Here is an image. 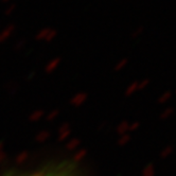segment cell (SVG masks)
<instances>
[{
    "label": "cell",
    "mask_w": 176,
    "mask_h": 176,
    "mask_svg": "<svg viewBox=\"0 0 176 176\" xmlns=\"http://www.w3.org/2000/svg\"><path fill=\"white\" fill-rule=\"evenodd\" d=\"M9 176H75V173L69 171L65 166L59 168H50L44 169V170L35 171L31 173H25V174H11Z\"/></svg>",
    "instance_id": "1"
},
{
    "label": "cell",
    "mask_w": 176,
    "mask_h": 176,
    "mask_svg": "<svg viewBox=\"0 0 176 176\" xmlns=\"http://www.w3.org/2000/svg\"><path fill=\"white\" fill-rule=\"evenodd\" d=\"M15 29H16V27H15V25H13V24H10L6 25V27L0 32V44L8 40V39L13 35L14 32H15Z\"/></svg>",
    "instance_id": "2"
},
{
    "label": "cell",
    "mask_w": 176,
    "mask_h": 176,
    "mask_svg": "<svg viewBox=\"0 0 176 176\" xmlns=\"http://www.w3.org/2000/svg\"><path fill=\"white\" fill-rule=\"evenodd\" d=\"M50 31H51V28H44V29L39 30L35 35V39L36 40H46V38L49 35Z\"/></svg>",
    "instance_id": "3"
},
{
    "label": "cell",
    "mask_w": 176,
    "mask_h": 176,
    "mask_svg": "<svg viewBox=\"0 0 176 176\" xmlns=\"http://www.w3.org/2000/svg\"><path fill=\"white\" fill-rule=\"evenodd\" d=\"M143 31H144V28H143V25H139V27L136 28V29L131 33V38H133V39L138 38L140 35H142Z\"/></svg>",
    "instance_id": "4"
},
{
    "label": "cell",
    "mask_w": 176,
    "mask_h": 176,
    "mask_svg": "<svg viewBox=\"0 0 176 176\" xmlns=\"http://www.w3.org/2000/svg\"><path fill=\"white\" fill-rule=\"evenodd\" d=\"M15 10H16V4H15V3H11V4H9L8 8H6V10H4V15L10 16L11 14L15 12Z\"/></svg>",
    "instance_id": "5"
},
{
    "label": "cell",
    "mask_w": 176,
    "mask_h": 176,
    "mask_svg": "<svg viewBox=\"0 0 176 176\" xmlns=\"http://www.w3.org/2000/svg\"><path fill=\"white\" fill-rule=\"evenodd\" d=\"M25 44H27V43H25V39H20V40H18L16 44H14V49L17 50V51L24 49V48L25 47Z\"/></svg>",
    "instance_id": "6"
},
{
    "label": "cell",
    "mask_w": 176,
    "mask_h": 176,
    "mask_svg": "<svg viewBox=\"0 0 176 176\" xmlns=\"http://www.w3.org/2000/svg\"><path fill=\"white\" fill-rule=\"evenodd\" d=\"M56 35H57V31H56V30H55V29H51L49 35H48V37L46 38L45 41H47V43H50V41H52L53 39L56 37Z\"/></svg>",
    "instance_id": "7"
},
{
    "label": "cell",
    "mask_w": 176,
    "mask_h": 176,
    "mask_svg": "<svg viewBox=\"0 0 176 176\" xmlns=\"http://www.w3.org/2000/svg\"><path fill=\"white\" fill-rule=\"evenodd\" d=\"M59 59H52V61H51L50 63L48 64L47 69H48V70H51V69H53L54 67H56L57 65H59Z\"/></svg>",
    "instance_id": "8"
},
{
    "label": "cell",
    "mask_w": 176,
    "mask_h": 176,
    "mask_svg": "<svg viewBox=\"0 0 176 176\" xmlns=\"http://www.w3.org/2000/svg\"><path fill=\"white\" fill-rule=\"evenodd\" d=\"M126 62H127V61H126V59H122V61H121V62H120V63H119V64H118V65H117V68H121V67H122V66H124V65H125V64H126Z\"/></svg>",
    "instance_id": "9"
},
{
    "label": "cell",
    "mask_w": 176,
    "mask_h": 176,
    "mask_svg": "<svg viewBox=\"0 0 176 176\" xmlns=\"http://www.w3.org/2000/svg\"><path fill=\"white\" fill-rule=\"evenodd\" d=\"M10 1H11V0H1L2 3H9Z\"/></svg>",
    "instance_id": "10"
}]
</instances>
